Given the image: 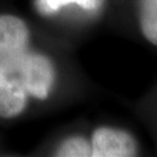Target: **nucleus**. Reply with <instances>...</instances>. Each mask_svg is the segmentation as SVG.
<instances>
[{
	"instance_id": "obj_7",
	"label": "nucleus",
	"mask_w": 157,
	"mask_h": 157,
	"mask_svg": "<svg viewBox=\"0 0 157 157\" xmlns=\"http://www.w3.org/2000/svg\"><path fill=\"white\" fill-rule=\"evenodd\" d=\"M102 0H41L39 6H41L46 12H54L59 9L63 6H68V4H76V6L92 11L96 9L101 4Z\"/></svg>"
},
{
	"instance_id": "obj_1",
	"label": "nucleus",
	"mask_w": 157,
	"mask_h": 157,
	"mask_svg": "<svg viewBox=\"0 0 157 157\" xmlns=\"http://www.w3.org/2000/svg\"><path fill=\"white\" fill-rule=\"evenodd\" d=\"M21 78L26 92L33 97L43 100L50 93L55 73L51 62L46 56L33 52H22L6 59Z\"/></svg>"
},
{
	"instance_id": "obj_5",
	"label": "nucleus",
	"mask_w": 157,
	"mask_h": 157,
	"mask_svg": "<svg viewBox=\"0 0 157 157\" xmlns=\"http://www.w3.org/2000/svg\"><path fill=\"white\" fill-rule=\"evenodd\" d=\"M140 25L145 38L157 46V0H140Z\"/></svg>"
},
{
	"instance_id": "obj_6",
	"label": "nucleus",
	"mask_w": 157,
	"mask_h": 157,
	"mask_svg": "<svg viewBox=\"0 0 157 157\" xmlns=\"http://www.w3.org/2000/svg\"><path fill=\"white\" fill-rule=\"evenodd\" d=\"M56 156L60 157H86L92 156V145L88 143L84 137L73 136L63 141L59 147Z\"/></svg>"
},
{
	"instance_id": "obj_2",
	"label": "nucleus",
	"mask_w": 157,
	"mask_h": 157,
	"mask_svg": "<svg viewBox=\"0 0 157 157\" xmlns=\"http://www.w3.org/2000/svg\"><path fill=\"white\" fill-rule=\"evenodd\" d=\"M21 78L8 60H0V118H14L24 111L28 102Z\"/></svg>"
},
{
	"instance_id": "obj_3",
	"label": "nucleus",
	"mask_w": 157,
	"mask_h": 157,
	"mask_svg": "<svg viewBox=\"0 0 157 157\" xmlns=\"http://www.w3.org/2000/svg\"><path fill=\"white\" fill-rule=\"evenodd\" d=\"M92 156L127 157L137 153V145L130 134L115 128H98L93 134Z\"/></svg>"
},
{
	"instance_id": "obj_4",
	"label": "nucleus",
	"mask_w": 157,
	"mask_h": 157,
	"mask_svg": "<svg viewBox=\"0 0 157 157\" xmlns=\"http://www.w3.org/2000/svg\"><path fill=\"white\" fill-rule=\"evenodd\" d=\"M29 43L26 24L12 14H0V60L25 52Z\"/></svg>"
}]
</instances>
